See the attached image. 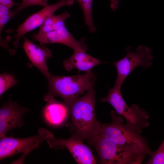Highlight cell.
I'll use <instances>...</instances> for the list:
<instances>
[{"mask_svg":"<svg viewBox=\"0 0 164 164\" xmlns=\"http://www.w3.org/2000/svg\"><path fill=\"white\" fill-rule=\"evenodd\" d=\"M95 92L94 86L82 97L67 106L71 120L66 125L71 134L89 144L98 133L101 124L95 113Z\"/></svg>","mask_w":164,"mask_h":164,"instance_id":"6da1fadb","label":"cell"},{"mask_svg":"<svg viewBox=\"0 0 164 164\" xmlns=\"http://www.w3.org/2000/svg\"><path fill=\"white\" fill-rule=\"evenodd\" d=\"M46 78L48 91L44 97V101L52 103L55 101V97L59 96L63 100L66 106L93 87L96 79L91 70L84 74L58 76L51 74Z\"/></svg>","mask_w":164,"mask_h":164,"instance_id":"7a4b0ae2","label":"cell"},{"mask_svg":"<svg viewBox=\"0 0 164 164\" xmlns=\"http://www.w3.org/2000/svg\"><path fill=\"white\" fill-rule=\"evenodd\" d=\"M111 122L104 123L98 134L114 142L137 153L150 157L153 154L146 139L134 130L123 123L124 119L116 112H111Z\"/></svg>","mask_w":164,"mask_h":164,"instance_id":"3957f363","label":"cell"},{"mask_svg":"<svg viewBox=\"0 0 164 164\" xmlns=\"http://www.w3.org/2000/svg\"><path fill=\"white\" fill-rule=\"evenodd\" d=\"M88 144L95 147L103 164H141L146 155L116 144L99 134Z\"/></svg>","mask_w":164,"mask_h":164,"instance_id":"277c9868","label":"cell"},{"mask_svg":"<svg viewBox=\"0 0 164 164\" xmlns=\"http://www.w3.org/2000/svg\"><path fill=\"white\" fill-rule=\"evenodd\" d=\"M54 137L53 134L44 128L38 130L36 135L26 138L5 137L0 138V160L21 153V157L11 164H22L26 156L34 149L38 148L48 138Z\"/></svg>","mask_w":164,"mask_h":164,"instance_id":"5b68a950","label":"cell"},{"mask_svg":"<svg viewBox=\"0 0 164 164\" xmlns=\"http://www.w3.org/2000/svg\"><path fill=\"white\" fill-rule=\"evenodd\" d=\"M125 50V56L113 63L117 72L114 86L121 88L125 79L135 68L139 66L147 68L151 65L153 59L151 50L145 46H139L135 52H132L130 47Z\"/></svg>","mask_w":164,"mask_h":164,"instance_id":"8992f818","label":"cell"},{"mask_svg":"<svg viewBox=\"0 0 164 164\" xmlns=\"http://www.w3.org/2000/svg\"><path fill=\"white\" fill-rule=\"evenodd\" d=\"M74 0H60L57 3L47 4L38 12L27 18L15 30H9V32H16L14 37L16 38L13 46L17 47L20 39L26 34L40 26L45 20L60 8L65 6H69L74 3Z\"/></svg>","mask_w":164,"mask_h":164,"instance_id":"52a82bcc","label":"cell"},{"mask_svg":"<svg viewBox=\"0 0 164 164\" xmlns=\"http://www.w3.org/2000/svg\"><path fill=\"white\" fill-rule=\"evenodd\" d=\"M46 141L50 148L56 149L66 148L78 164L96 163L95 158L90 148L72 134L67 139H56L53 137L47 139Z\"/></svg>","mask_w":164,"mask_h":164,"instance_id":"ba28073f","label":"cell"},{"mask_svg":"<svg viewBox=\"0 0 164 164\" xmlns=\"http://www.w3.org/2000/svg\"><path fill=\"white\" fill-rule=\"evenodd\" d=\"M30 110L21 106L9 97L0 108V138L5 136L7 132L15 128H20L25 124L24 115Z\"/></svg>","mask_w":164,"mask_h":164,"instance_id":"9c48e42d","label":"cell"},{"mask_svg":"<svg viewBox=\"0 0 164 164\" xmlns=\"http://www.w3.org/2000/svg\"><path fill=\"white\" fill-rule=\"evenodd\" d=\"M32 38L40 44L60 43L73 49L74 51L79 50L86 51L88 48L84 42V39L80 41L75 39L70 33L65 25L53 31L44 33H34Z\"/></svg>","mask_w":164,"mask_h":164,"instance_id":"30bf717a","label":"cell"},{"mask_svg":"<svg viewBox=\"0 0 164 164\" xmlns=\"http://www.w3.org/2000/svg\"><path fill=\"white\" fill-rule=\"evenodd\" d=\"M23 48L32 63L45 76V77L51 74L48 71L46 61L51 57V51L45 44L37 45L23 36Z\"/></svg>","mask_w":164,"mask_h":164,"instance_id":"8fae6325","label":"cell"},{"mask_svg":"<svg viewBox=\"0 0 164 164\" xmlns=\"http://www.w3.org/2000/svg\"><path fill=\"white\" fill-rule=\"evenodd\" d=\"M106 63L94 58L83 50L75 51L68 58L63 60V64L65 69L70 71L74 68L79 71L87 72L96 66Z\"/></svg>","mask_w":164,"mask_h":164,"instance_id":"7c38bea8","label":"cell"},{"mask_svg":"<svg viewBox=\"0 0 164 164\" xmlns=\"http://www.w3.org/2000/svg\"><path fill=\"white\" fill-rule=\"evenodd\" d=\"M43 113L46 120L48 123L54 125H58L65 121L69 112L64 103L55 101L48 103L44 109Z\"/></svg>","mask_w":164,"mask_h":164,"instance_id":"4fadbf2b","label":"cell"},{"mask_svg":"<svg viewBox=\"0 0 164 164\" xmlns=\"http://www.w3.org/2000/svg\"><path fill=\"white\" fill-rule=\"evenodd\" d=\"M70 16V14L65 11L61 14L52 15L48 17L39 27L38 33L47 32L65 25V21Z\"/></svg>","mask_w":164,"mask_h":164,"instance_id":"5bb4252c","label":"cell"},{"mask_svg":"<svg viewBox=\"0 0 164 164\" xmlns=\"http://www.w3.org/2000/svg\"><path fill=\"white\" fill-rule=\"evenodd\" d=\"M8 7L0 4V38L1 47L6 48L8 46L7 39H4L2 33L5 26L11 19L14 18L18 13L15 10L11 11Z\"/></svg>","mask_w":164,"mask_h":164,"instance_id":"9a60e30c","label":"cell"},{"mask_svg":"<svg viewBox=\"0 0 164 164\" xmlns=\"http://www.w3.org/2000/svg\"><path fill=\"white\" fill-rule=\"evenodd\" d=\"M81 8L84 15L85 24L88 28L91 33L94 32L96 28L94 27L92 20V0H75Z\"/></svg>","mask_w":164,"mask_h":164,"instance_id":"2e32d148","label":"cell"},{"mask_svg":"<svg viewBox=\"0 0 164 164\" xmlns=\"http://www.w3.org/2000/svg\"><path fill=\"white\" fill-rule=\"evenodd\" d=\"M17 82L15 77L11 73H4L0 74V97L6 91L16 84Z\"/></svg>","mask_w":164,"mask_h":164,"instance_id":"e0dca14e","label":"cell"},{"mask_svg":"<svg viewBox=\"0 0 164 164\" xmlns=\"http://www.w3.org/2000/svg\"><path fill=\"white\" fill-rule=\"evenodd\" d=\"M146 164H164V139Z\"/></svg>","mask_w":164,"mask_h":164,"instance_id":"ac0fdd59","label":"cell"},{"mask_svg":"<svg viewBox=\"0 0 164 164\" xmlns=\"http://www.w3.org/2000/svg\"><path fill=\"white\" fill-rule=\"evenodd\" d=\"M49 0H22L16 10L19 13L24 9L33 5H39L43 7L47 5Z\"/></svg>","mask_w":164,"mask_h":164,"instance_id":"d6986e66","label":"cell"},{"mask_svg":"<svg viewBox=\"0 0 164 164\" xmlns=\"http://www.w3.org/2000/svg\"><path fill=\"white\" fill-rule=\"evenodd\" d=\"M0 4L6 6L10 9L14 5L18 4L14 2L12 0H0Z\"/></svg>","mask_w":164,"mask_h":164,"instance_id":"ffe728a7","label":"cell"},{"mask_svg":"<svg viewBox=\"0 0 164 164\" xmlns=\"http://www.w3.org/2000/svg\"><path fill=\"white\" fill-rule=\"evenodd\" d=\"M119 0H110V7L113 11H115L118 8Z\"/></svg>","mask_w":164,"mask_h":164,"instance_id":"44dd1931","label":"cell"}]
</instances>
